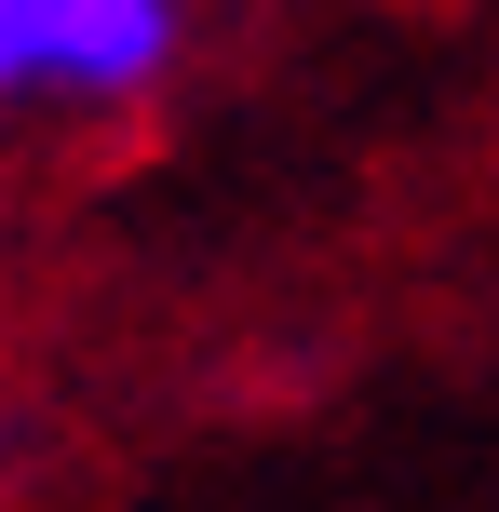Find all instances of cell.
Instances as JSON below:
<instances>
[{
    "label": "cell",
    "mask_w": 499,
    "mask_h": 512,
    "mask_svg": "<svg viewBox=\"0 0 499 512\" xmlns=\"http://www.w3.org/2000/svg\"><path fill=\"white\" fill-rule=\"evenodd\" d=\"M189 54V0H0V135L149 108Z\"/></svg>",
    "instance_id": "cell-1"
}]
</instances>
